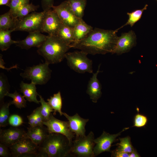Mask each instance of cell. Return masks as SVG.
I'll return each instance as SVG.
<instances>
[{
    "label": "cell",
    "mask_w": 157,
    "mask_h": 157,
    "mask_svg": "<svg viewBox=\"0 0 157 157\" xmlns=\"http://www.w3.org/2000/svg\"><path fill=\"white\" fill-rule=\"evenodd\" d=\"M115 30L93 29L83 39L71 44V48L78 49L88 54H105L112 53L118 37Z\"/></svg>",
    "instance_id": "obj_1"
},
{
    "label": "cell",
    "mask_w": 157,
    "mask_h": 157,
    "mask_svg": "<svg viewBox=\"0 0 157 157\" xmlns=\"http://www.w3.org/2000/svg\"><path fill=\"white\" fill-rule=\"evenodd\" d=\"M72 144L65 135L49 133L39 146L38 157L71 156Z\"/></svg>",
    "instance_id": "obj_2"
},
{
    "label": "cell",
    "mask_w": 157,
    "mask_h": 157,
    "mask_svg": "<svg viewBox=\"0 0 157 157\" xmlns=\"http://www.w3.org/2000/svg\"><path fill=\"white\" fill-rule=\"evenodd\" d=\"M71 48V44L63 40L57 35H48L46 40L38 48V53L43 57L45 62L50 64L61 62Z\"/></svg>",
    "instance_id": "obj_3"
},
{
    "label": "cell",
    "mask_w": 157,
    "mask_h": 157,
    "mask_svg": "<svg viewBox=\"0 0 157 157\" xmlns=\"http://www.w3.org/2000/svg\"><path fill=\"white\" fill-rule=\"evenodd\" d=\"M88 54L82 51L67 52L65 58L68 66L79 73H93L92 61L87 56Z\"/></svg>",
    "instance_id": "obj_4"
},
{
    "label": "cell",
    "mask_w": 157,
    "mask_h": 157,
    "mask_svg": "<svg viewBox=\"0 0 157 157\" xmlns=\"http://www.w3.org/2000/svg\"><path fill=\"white\" fill-rule=\"evenodd\" d=\"M94 139V135L92 131L86 136L76 138L72 143L71 156L95 157L93 152L95 145Z\"/></svg>",
    "instance_id": "obj_5"
},
{
    "label": "cell",
    "mask_w": 157,
    "mask_h": 157,
    "mask_svg": "<svg viewBox=\"0 0 157 157\" xmlns=\"http://www.w3.org/2000/svg\"><path fill=\"white\" fill-rule=\"evenodd\" d=\"M49 65L45 62L28 67L20 75L24 79L31 80L36 85L45 84L51 78V70L49 67Z\"/></svg>",
    "instance_id": "obj_6"
},
{
    "label": "cell",
    "mask_w": 157,
    "mask_h": 157,
    "mask_svg": "<svg viewBox=\"0 0 157 157\" xmlns=\"http://www.w3.org/2000/svg\"><path fill=\"white\" fill-rule=\"evenodd\" d=\"M46 11L33 12L22 18L19 19L14 31H20L29 33L36 31L41 32Z\"/></svg>",
    "instance_id": "obj_7"
},
{
    "label": "cell",
    "mask_w": 157,
    "mask_h": 157,
    "mask_svg": "<svg viewBox=\"0 0 157 157\" xmlns=\"http://www.w3.org/2000/svg\"><path fill=\"white\" fill-rule=\"evenodd\" d=\"M9 148L13 157L38 156L39 146L28 138H25Z\"/></svg>",
    "instance_id": "obj_8"
},
{
    "label": "cell",
    "mask_w": 157,
    "mask_h": 157,
    "mask_svg": "<svg viewBox=\"0 0 157 157\" xmlns=\"http://www.w3.org/2000/svg\"><path fill=\"white\" fill-rule=\"evenodd\" d=\"M49 133L60 134L65 136L72 144L75 134L70 130L68 121L59 120L54 117L51 113L49 119L44 121Z\"/></svg>",
    "instance_id": "obj_9"
},
{
    "label": "cell",
    "mask_w": 157,
    "mask_h": 157,
    "mask_svg": "<svg viewBox=\"0 0 157 157\" xmlns=\"http://www.w3.org/2000/svg\"><path fill=\"white\" fill-rule=\"evenodd\" d=\"M129 128H124L121 132L114 134H110L104 131L101 135L94 139L95 145L93 149L95 157L104 152H111L112 144L116 141V138L121 133Z\"/></svg>",
    "instance_id": "obj_10"
},
{
    "label": "cell",
    "mask_w": 157,
    "mask_h": 157,
    "mask_svg": "<svg viewBox=\"0 0 157 157\" xmlns=\"http://www.w3.org/2000/svg\"><path fill=\"white\" fill-rule=\"evenodd\" d=\"M46 11L41 32L56 35L63 23L53 10L51 9Z\"/></svg>",
    "instance_id": "obj_11"
},
{
    "label": "cell",
    "mask_w": 157,
    "mask_h": 157,
    "mask_svg": "<svg viewBox=\"0 0 157 157\" xmlns=\"http://www.w3.org/2000/svg\"><path fill=\"white\" fill-rule=\"evenodd\" d=\"M52 8L64 24L71 27H74L83 19L75 15L67 0L63 1L58 6H53Z\"/></svg>",
    "instance_id": "obj_12"
},
{
    "label": "cell",
    "mask_w": 157,
    "mask_h": 157,
    "mask_svg": "<svg viewBox=\"0 0 157 157\" xmlns=\"http://www.w3.org/2000/svg\"><path fill=\"white\" fill-rule=\"evenodd\" d=\"M136 35L132 30L128 33H122L118 37L115 47L112 53L118 55L127 53L136 44Z\"/></svg>",
    "instance_id": "obj_13"
},
{
    "label": "cell",
    "mask_w": 157,
    "mask_h": 157,
    "mask_svg": "<svg viewBox=\"0 0 157 157\" xmlns=\"http://www.w3.org/2000/svg\"><path fill=\"white\" fill-rule=\"evenodd\" d=\"M0 142L8 147L25 138L26 132L17 127L0 131Z\"/></svg>",
    "instance_id": "obj_14"
},
{
    "label": "cell",
    "mask_w": 157,
    "mask_h": 157,
    "mask_svg": "<svg viewBox=\"0 0 157 157\" xmlns=\"http://www.w3.org/2000/svg\"><path fill=\"white\" fill-rule=\"evenodd\" d=\"M39 31L29 33L24 40L18 41L15 44L22 49H28L32 47H40L47 39L48 35L42 34Z\"/></svg>",
    "instance_id": "obj_15"
},
{
    "label": "cell",
    "mask_w": 157,
    "mask_h": 157,
    "mask_svg": "<svg viewBox=\"0 0 157 157\" xmlns=\"http://www.w3.org/2000/svg\"><path fill=\"white\" fill-rule=\"evenodd\" d=\"M63 115L68 119L70 130L75 134L76 138L85 135V126L89 119L82 118L77 113L72 116L65 113Z\"/></svg>",
    "instance_id": "obj_16"
},
{
    "label": "cell",
    "mask_w": 157,
    "mask_h": 157,
    "mask_svg": "<svg viewBox=\"0 0 157 157\" xmlns=\"http://www.w3.org/2000/svg\"><path fill=\"white\" fill-rule=\"evenodd\" d=\"M100 65H99L96 72L93 73V75L88 82L86 90L87 93L94 103L97 102L102 94L101 85L97 78L98 74L101 72L100 70Z\"/></svg>",
    "instance_id": "obj_17"
},
{
    "label": "cell",
    "mask_w": 157,
    "mask_h": 157,
    "mask_svg": "<svg viewBox=\"0 0 157 157\" xmlns=\"http://www.w3.org/2000/svg\"><path fill=\"white\" fill-rule=\"evenodd\" d=\"M31 126L27 128L25 138L31 139L34 143L39 146L44 140L49 133L46 127L44 126Z\"/></svg>",
    "instance_id": "obj_18"
},
{
    "label": "cell",
    "mask_w": 157,
    "mask_h": 157,
    "mask_svg": "<svg viewBox=\"0 0 157 157\" xmlns=\"http://www.w3.org/2000/svg\"><path fill=\"white\" fill-rule=\"evenodd\" d=\"M36 85L32 82L28 84L22 81L20 84V90L27 101L39 104L40 102L37 100V97L39 94L37 92Z\"/></svg>",
    "instance_id": "obj_19"
},
{
    "label": "cell",
    "mask_w": 157,
    "mask_h": 157,
    "mask_svg": "<svg viewBox=\"0 0 157 157\" xmlns=\"http://www.w3.org/2000/svg\"><path fill=\"white\" fill-rule=\"evenodd\" d=\"M19 19L15 17L9 10L0 16V30L14 29L17 26Z\"/></svg>",
    "instance_id": "obj_20"
},
{
    "label": "cell",
    "mask_w": 157,
    "mask_h": 157,
    "mask_svg": "<svg viewBox=\"0 0 157 157\" xmlns=\"http://www.w3.org/2000/svg\"><path fill=\"white\" fill-rule=\"evenodd\" d=\"M93 29L92 26L82 19L73 27L74 42L84 39Z\"/></svg>",
    "instance_id": "obj_21"
},
{
    "label": "cell",
    "mask_w": 157,
    "mask_h": 157,
    "mask_svg": "<svg viewBox=\"0 0 157 157\" xmlns=\"http://www.w3.org/2000/svg\"><path fill=\"white\" fill-rule=\"evenodd\" d=\"M13 30H0V49L2 51H6L13 44H15L18 41L11 39V33Z\"/></svg>",
    "instance_id": "obj_22"
},
{
    "label": "cell",
    "mask_w": 157,
    "mask_h": 157,
    "mask_svg": "<svg viewBox=\"0 0 157 157\" xmlns=\"http://www.w3.org/2000/svg\"><path fill=\"white\" fill-rule=\"evenodd\" d=\"M73 27L63 23L56 35L65 42L71 44L74 42Z\"/></svg>",
    "instance_id": "obj_23"
},
{
    "label": "cell",
    "mask_w": 157,
    "mask_h": 157,
    "mask_svg": "<svg viewBox=\"0 0 157 157\" xmlns=\"http://www.w3.org/2000/svg\"><path fill=\"white\" fill-rule=\"evenodd\" d=\"M75 15L83 19L86 5V0H67Z\"/></svg>",
    "instance_id": "obj_24"
},
{
    "label": "cell",
    "mask_w": 157,
    "mask_h": 157,
    "mask_svg": "<svg viewBox=\"0 0 157 157\" xmlns=\"http://www.w3.org/2000/svg\"><path fill=\"white\" fill-rule=\"evenodd\" d=\"M148 6L146 4L144 7L141 9H137L134 10L130 13H127V14L129 16V19L121 27L116 29L118 31V30L125 26L129 25L132 27L134 24L141 18L143 11L147 9Z\"/></svg>",
    "instance_id": "obj_25"
},
{
    "label": "cell",
    "mask_w": 157,
    "mask_h": 157,
    "mask_svg": "<svg viewBox=\"0 0 157 157\" xmlns=\"http://www.w3.org/2000/svg\"><path fill=\"white\" fill-rule=\"evenodd\" d=\"M47 101L54 110V115L56 114L57 112L59 113L60 116L63 115V112L61 110L62 106V99L60 91L54 94L49 99H47Z\"/></svg>",
    "instance_id": "obj_26"
},
{
    "label": "cell",
    "mask_w": 157,
    "mask_h": 157,
    "mask_svg": "<svg viewBox=\"0 0 157 157\" xmlns=\"http://www.w3.org/2000/svg\"><path fill=\"white\" fill-rule=\"evenodd\" d=\"M6 96L10 97L13 99V100L9 102L10 105H14L17 108L21 109L25 108L26 106V100L24 96H22L16 91L13 93L8 92Z\"/></svg>",
    "instance_id": "obj_27"
},
{
    "label": "cell",
    "mask_w": 157,
    "mask_h": 157,
    "mask_svg": "<svg viewBox=\"0 0 157 157\" xmlns=\"http://www.w3.org/2000/svg\"><path fill=\"white\" fill-rule=\"evenodd\" d=\"M9 102L3 103L0 109V126L4 127L8 124V120L10 116Z\"/></svg>",
    "instance_id": "obj_28"
},
{
    "label": "cell",
    "mask_w": 157,
    "mask_h": 157,
    "mask_svg": "<svg viewBox=\"0 0 157 157\" xmlns=\"http://www.w3.org/2000/svg\"><path fill=\"white\" fill-rule=\"evenodd\" d=\"M39 7V5H35L32 3L25 4L19 9L14 16L18 19L22 18L30 13L34 12Z\"/></svg>",
    "instance_id": "obj_29"
},
{
    "label": "cell",
    "mask_w": 157,
    "mask_h": 157,
    "mask_svg": "<svg viewBox=\"0 0 157 157\" xmlns=\"http://www.w3.org/2000/svg\"><path fill=\"white\" fill-rule=\"evenodd\" d=\"M119 142L115 145H116L122 151L130 154L134 150L131 141L130 137L129 136L123 138H119Z\"/></svg>",
    "instance_id": "obj_30"
},
{
    "label": "cell",
    "mask_w": 157,
    "mask_h": 157,
    "mask_svg": "<svg viewBox=\"0 0 157 157\" xmlns=\"http://www.w3.org/2000/svg\"><path fill=\"white\" fill-rule=\"evenodd\" d=\"M41 104L40 107V112L42 116L43 122L47 121L49 119L51 112H54L51 106L48 102H46L44 99L41 95H39Z\"/></svg>",
    "instance_id": "obj_31"
},
{
    "label": "cell",
    "mask_w": 157,
    "mask_h": 157,
    "mask_svg": "<svg viewBox=\"0 0 157 157\" xmlns=\"http://www.w3.org/2000/svg\"><path fill=\"white\" fill-rule=\"evenodd\" d=\"M9 85L7 79L1 73L0 75V101L2 102L9 90Z\"/></svg>",
    "instance_id": "obj_32"
},
{
    "label": "cell",
    "mask_w": 157,
    "mask_h": 157,
    "mask_svg": "<svg viewBox=\"0 0 157 157\" xmlns=\"http://www.w3.org/2000/svg\"><path fill=\"white\" fill-rule=\"evenodd\" d=\"M148 121L147 117L144 115L139 113L135 115L133 120V125L132 127L142 128L144 127Z\"/></svg>",
    "instance_id": "obj_33"
},
{
    "label": "cell",
    "mask_w": 157,
    "mask_h": 157,
    "mask_svg": "<svg viewBox=\"0 0 157 157\" xmlns=\"http://www.w3.org/2000/svg\"><path fill=\"white\" fill-rule=\"evenodd\" d=\"M30 0H11L8 6L9 10L14 16L16 13L23 6L29 3Z\"/></svg>",
    "instance_id": "obj_34"
},
{
    "label": "cell",
    "mask_w": 157,
    "mask_h": 157,
    "mask_svg": "<svg viewBox=\"0 0 157 157\" xmlns=\"http://www.w3.org/2000/svg\"><path fill=\"white\" fill-rule=\"evenodd\" d=\"M8 124L14 127H17L24 123L22 118L20 116L13 114L10 116L8 120Z\"/></svg>",
    "instance_id": "obj_35"
},
{
    "label": "cell",
    "mask_w": 157,
    "mask_h": 157,
    "mask_svg": "<svg viewBox=\"0 0 157 157\" xmlns=\"http://www.w3.org/2000/svg\"><path fill=\"white\" fill-rule=\"evenodd\" d=\"M111 156L113 157H129V154L122 151L119 148L111 151Z\"/></svg>",
    "instance_id": "obj_36"
},
{
    "label": "cell",
    "mask_w": 157,
    "mask_h": 157,
    "mask_svg": "<svg viewBox=\"0 0 157 157\" xmlns=\"http://www.w3.org/2000/svg\"><path fill=\"white\" fill-rule=\"evenodd\" d=\"M36 109L37 112L36 118L33 126L43 125V119L40 112V107Z\"/></svg>",
    "instance_id": "obj_37"
},
{
    "label": "cell",
    "mask_w": 157,
    "mask_h": 157,
    "mask_svg": "<svg viewBox=\"0 0 157 157\" xmlns=\"http://www.w3.org/2000/svg\"><path fill=\"white\" fill-rule=\"evenodd\" d=\"M0 156L1 157H9L11 156L10 150L8 147L0 142Z\"/></svg>",
    "instance_id": "obj_38"
},
{
    "label": "cell",
    "mask_w": 157,
    "mask_h": 157,
    "mask_svg": "<svg viewBox=\"0 0 157 157\" xmlns=\"http://www.w3.org/2000/svg\"><path fill=\"white\" fill-rule=\"evenodd\" d=\"M42 8L44 11H47L51 9L53 6V0H42Z\"/></svg>",
    "instance_id": "obj_39"
},
{
    "label": "cell",
    "mask_w": 157,
    "mask_h": 157,
    "mask_svg": "<svg viewBox=\"0 0 157 157\" xmlns=\"http://www.w3.org/2000/svg\"><path fill=\"white\" fill-rule=\"evenodd\" d=\"M36 110L35 109L30 115L27 116L28 121V123L31 126H33V125L36 118Z\"/></svg>",
    "instance_id": "obj_40"
},
{
    "label": "cell",
    "mask_w": 157,
    "mask_h": 157,
    "mask_svg": "<svg viewBox=\"0 0 157 157\" xmlns=\"http://www.w3.org/2000/svg\"><path fill=\"white\" fill-rule=\"evenodd\" d=\"M129 157H140V155L137 152L136 149L134 150L131 153L129 154Z\"/></svg>",
    "instance_id": "obj_41"
},
{
    "label": "cell",
    "mask_w": 157,
    "mask_h": 157,
    "mask_svg": "<svg viewBox=\"0 0 157 157\" xmlns=\"http://www.w3.org/2000/svg\"><path fill=\"white\" fill-rule=\"evenodd\" d=\"M11 0H0V5H6L8 6Z\"/></svg>",
    "instance_id": "obj_42"
},
{
    "label": "cell",
    "mask_w": 157,
    "mask_h": 157,
    "mask_svg": "<svg viewBox=\"0 0 157 157\" xmlns=\"http://www.w3.org/2000/svg\"></svg>",
    "instance_id": "obj_43"
}]
</instances>
